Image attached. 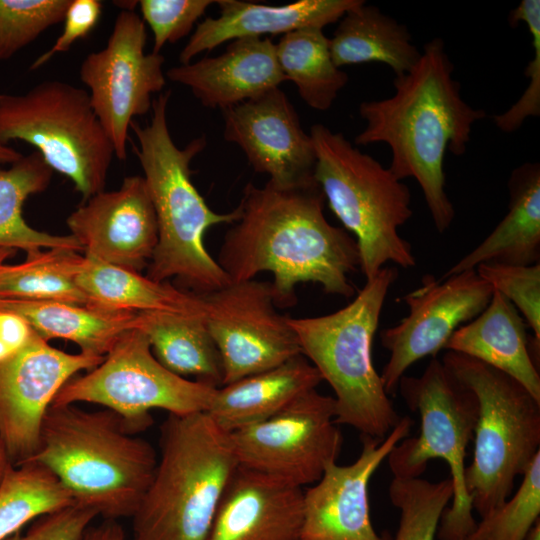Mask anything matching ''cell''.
<instances>
[{"instance_id": "6da1fadb", "label": "cell", "mask_w": 540, "mask_h": 540, "mask_svg": "<svg viewBox=\"0 0 540 540\" xmlns=\"http://www.w3.org/2000/svg\"><path fill=\"white\" fill-rule=\"evenodd\" d=\"M325 197L316 180L282 187L248 183L239 219L225 234L216 260L232 282L271 272L277 307L296 301L297 284H319L327 294L349 298V275L359 269L355 239L324 216Z\"/></svg>"}, {"instance_id": "7a4b0ae2", "label": "cell", "mask_w": 540, "mask_h": 540, "mask_svg": "<svg viewBox=\"0 0 540 540\" xmlns=\"http://www.w3.org/2000/svg\"><path fill=\"white\" fill-rule=\"evenodd\" d=\"M453 71L443 40L427 42L416 65L394 78L391 97L360 104L365 127L354 140L358 146L388 145L389 170L401 181L418 182L439 233L455 217L445 191V153L464 155L473 125L486 117L484 110L463 100Z\"/></svg>"}, {"instance_id": "3957f363", "label": "cell", "mask_w": 540, "mask_h": 540, "mask_svg": "<svg viewBox=\"0 0 540 540\" xmlns=\"http://www.w3.org/2000/svg\"><path fill=\"white\" fill-rule=\"evenodd\" d=\"M170 95L168 90L153 100L149 124L142 127L133 120L130 125L158 225V243L147 277L158 282L175 277L193 293L205 295L231 282L207 251L205 233L212 226L236 222L240 209L217 213L194 186L190 164L205 148L206 138H195L184 148L175 144L167 122Z\"/></svg>"}, {"instance_id": "277c9868", "label": "cell", "mask_w": 540, "mask_h": 540, "mask_svg": "<svg viewBox=\"0 0 540 540\" xmlns=\"http://www.w3.org/2000/svg\"><path fill=\"white\" fill-rule=\"evenodd\" d=\"M26 462L53 473L75 503L105 520H117L134 514L158 457L153 446L131 433L115 412L52 404L43 419L38 448Z\"/></svg>"}, {"instance_id": "5b68a950", "label": "cell", "mask_w": 540, "mask_h": 540, "mask_svg": "<svg viewBox=\"0 0 540 540\" xmlns=\"http://www.w3.org/2000/svg\"><path fill=\"white\" fill-rule=\"evenodd\" d=\"M230 433L206 412L168 414L160 456L132 518V540H206L238 466Z\"/></svg>"}, {"instance_id": "8992f818", "label": "cell", "mask_w": 540, "mask_h": 540, "mask_svg": "<svg viewBox=\"0 0 540 540\" xmlns=\"http://www.w3.org/2000/svg\"><path fill=\"white\" fill-rule=\"evenodd\" d=\"M398 277L383 267L345 307L323 316L288 318L302 355L335 393L336 422L384 439L401 417L372 361V342L385 299Z\"/></svg>"}, {"instance_id": "52a82bcc", "label": "cell", "mask_w": 540, "mask_h": 540, "mask_svg": "<svg viewBox=\"0 0 540 540\" xmlns=\"http://www.w3.org/2000/svg\"><path fill=\"white\" fill-rule=\"evenodd\" d=\"M309 134L316 154L314 179L332 212L355 236L366 281L388 262L414 267L412 247L398 232L413 214L407 185L341 132L314 124Z\"/></svg>"}, {"instance_id": "ba28073f", "label": "cell", "mask_w": 540, "mask_h": 540, "mask_svg": "<svg viewBox=\"0 0 540 540\" xmlns=\"http://www.w3.org/2000/svg\"><path fill=\"white\" fill-rule=\"evenodd\" d=\"M442 362L478 402L474 455L464 478L472 507L483 517L511 496L516 478L540 453V402L477 359L447 351Z\"/></svg>"}, {"instance_id": "9c48e42d", "label": "cell", "mask_w": 540, "mask_h": 540, "mask_svg": "<svg viewBox=\"0 0 540 540\" xmlns=\"http://www.w3.org/2000/svg\"><path fill=\"white\" fill-rule=\"evenodd\" d=\"M412 411L420 416V431L401 440L387 457L395 478H417L432 459H442L450 471L451 505L443 512L438 540H465L476 526L472 500L465 486V458L474 434L478 402L437 357L418 377L404 375L398 389Z\"/></svg>"}, {"instance_id": "30bf717a", "label": "cell", "mask_w": 540, "mask_h": 540, "mask_svg": "<svg viewBox=\"0 0 540 540\" xmlns=\"http://www.w3.org/2000/svg\"><path fill=\"white\" fill-rule=\"evenodd\" d=\"M11 140L34 146L73 183L83 203L104 190L115 152L88 91L50 80L24 94H0V142Z\"/></svg>"}, {"instance_id": "8fae6325", "label": "cell", "mask_w": 540, "mask_h": 540, "mask_svg": "<svg viewBox=\"0 0 540 540\" xmlns=\"http://www.w3.org/2000/svg\"><path fill=\"white\" fill-rule=\"evenodd\" d=\"M216 389L170 372L153 355L145 333L132 329L116 341L99 365L67 381L52 404L103 406L137 434L152 424L153 409L177 415L206 412Z\"/></svg>"}, {"instance_id": "7c38bea8", "label": "cell", "mask_w": 540, "mask_h": 540, "mask_svg": "<svg viewBox=\"0 0 540 540\" xmlns=\"http://www.w3.org/2000/svg\"><path fill=\"white\" fill-rule=\"evenodd\" d=\"M230 437L240 465L301 488L337 462L343 443L334 397L317 389Z\"/></svg>"}, {"instance_id": "4fadbf2b", "label": "cell", "mask_w": 540, "mask_h": 540, "mask_svg": "<svg viewBox=\"0 0 540 540\" xmlns=\"http://www.w3.org/2000/svg\"><path fill=\"white\" fill-rule=\"evenodd\" d=\"M146 39L142 18L133 10H121L106 46L89 53L80 66L91 106L119 160L127 157L133 118L152 110V95L166 84L165 59L160 53H145Z\"/></svg>"}, {"instance_id": "5bb4252c", "label": "cell", "mask_w": 540, "mask_h": 540, "mask_svg": "<svg viewBox=\"0 0 540 540\" xmlns=\"http://www.w3.org/2000/svg\"><path fill=\"white\" fill-rule=\"evenodd\" d=\"M201 296L206 325L222 358V385L302 354L289 317L276 309L271 282L231 281Z\"/></svg>"}, {"instance_id": "9a60e30c", "label": "cell", "mask_w": 540, "mask_h": 540, "mask_svg": "<svg viewBox=\"0 0 540 540\" xmlns=\"http://www.w3.org/2000/svg\"><path fill=\"white\" fill-rule=\"evenodd\" d=\"M493 292L475 269L440 279L423 276L420 286L403 296L407 316L380 334L389 352L380 374L386 393L397 391L400 379L415 362L437 357L452 334L487 307Z\"/></svg>"}, {"instance_id": "2e32d148", "label": "cell", "mask_w": 540, "mask_h": 540, "mask_svg": "<svg viewBox=\"0 0 540 540\" xmlns=\"http://www.w3.org/2000/svg\"><path fill=\"white\" fill-rule=\"evenodd\" d=\"M104 357L66 353L36 332L14 356L0 363V438L13 466L36 452L44 416L63 385Z\"/></svg>"}, {"instance_id": "e0dca14e", "label": "cell", "mask_w": 540, "mask_h": 540, "mask_svg": "<svg viewBox=\"0 0 540 540\" xmlns=\"http://www.w3.org/2000/svg\"><path fill=\"white\" fill-rule=\"evenodd\" d=\"M412 424L404 416L384 439L361 435V452L353 463L326 467L304 491L299 540H385L371 522L369 483L392 449L409 436Z\"/></svg>"}, {"instance_id": "ac0fdd59", "label": "cell", "mask_w": 540, "mask_h": 540, "mask_svg": "<svg viewBox=\"0 0 540 540\" xmlns=\"http://www.w3.org/2000/svg\"><path fill=\"white\" fill-rule=\"evenodd\" d=\"M226 141L244 152L255 172L288 187L314 179L316 154L287 95L278 87L223 110Z\"/></svg>"}, {"instance_id": "d6986e66", "label": "cell", "mask_w": 540, "mask_h": 540, "mask_svg": "<svg viewBox=\"0 0 540 540\" xmlns=\"http://www.w3.org/2000/svg\"><path fill=\"white\" fill-rule=\"evenodd\" d=\"M66 223L86 256L135 272L148 267L158 243L156 213L141 176L92 196Z\"/></svg>"}, {"instance_id": "ffe728a7", "label": "cell", "mask_w": 540, "mask_h": 540, "mask_svg": "<svg viewBox=\"0 0 540 540\" xmlns=\"http://www.w3.org/2000/svg\"><path fill=\"white\" fill-rule=\"evenodd\" d=\"M301 487L238 464L206 540H299Z\"/></svg>"}, {"instance_id": "44dd1931", "label": "cell", "mask_w": 540, "mask_h": 540, "mask_svg": "<svg viewBox=\"0 0 540 540\" xmlns=\"http://www.w3.org/2000/svg\"><path fill=\"white\" fill-rule=\"evenodd\" d=\"M166 77L188 87L203 106L222 111L286 81L269 37L235 39L221 55L171 67Z\"/></svg>"}, {"instance_id": "7402d4cb", "label": "cell", "mask_w": 540, "mask_h": 540, "mask_svg": "<svg viewBox=\"0 0 540 540\" xmlns=\"http://www.w3.org/2000/svg\"><path fill=\"white\" fill-rule=\"evenodd\" d=\"M363 0H299L267 5L240 0L217 1L220 14L200 22L181 50V64L204 51L239 38L286 34L302 28L323 29L340 20Z\"/></svg>"}, {"instance_id": "603a6c76", "label": "cell", "mask_w": 540, "mask_h": 540, "mask_svg": "<svg viewBox=\"0 0 540 540\" xmlns=\"http://www.w3.org/2000/svg\"><path fill=\"white\" fill-rule=\"evenodd\" d=\"M526 325L515 306L494 290L487 307L459 327L444 349L507 374L540 402V376L529 352Z\"/></svg>"}, {"instance_id": "cb8c5ba5", "label": "cell", "mask_w": 540, "mask_h": 540, "mask_svg": "<svg viewBox=\"0 0 540 540\" xmlns=\"http://www.w3.org/2000/svg\"><path fill=\"white\" fill-rule=\"evenodd\" d=\"M322 381L301 354L217 388L206 413L222 430L232 433L275 415Z\"/></svg>"}, {"instance_id": "d4e9b609", "label": "cell", "mask_w": 540, "mask_h": 540, "mask_svg": "<svg viewBox=\"0 0 540 540\" xmlns=\"http://www.w3.org/2000/svg\"><path fill=\"white\" fill-rule=\"evenodd\" d=\"M508 212L494 230L472 251L448 269L442 278L479 264L540 263V165L524 163L508 181Z\"/></svg>"}, {"instance_id": "484cf974", "label": "cell", "mask_w": 540, "mask_h": 540, "mask_svg": "<svg viewBox=\"0 0 540 540\" xmlns=\"http://www.w3.org/2000/svg\"><path fill=\"white\" fill-rule=\"evenodd\" d=\"M76 282L89 298V306L205 317L201 295L86 255L79 259Z\"/></svg>"}, {"instance_id": "4316f807", "label": "cell", "mask_w": 540, "mask_h": 540, "mask_svg": "<svg viewBox=\"0 0 540 540\" xmlns=\"http://www.w3.org/2000/svg\"><path fill=\"white\" fill-rule=\"evenodd\" d=\"M0 309L22 316L42 339L62 338L80 352L101 357L127 331L137 329L138 312L54 301L3 299Z\"/></svg>"}, {"instance_id": "83f0119b", "label": "cell", "mask_w": 540, "mask_h": 540, "mask_svg": "<svg viewBox=\"0 0 540 540\" xmlns=\"http://www.w3.org/2000/svg\"><path fill=\"white\" fill-rule=\"evenodd\" d=\"M329 47L339 68L379 62L389 66L395 77L409 72L421 56L404 24L365 1L340 19Z\"/></svg>"}, {"instance_id": "f1b7e54d", "label": "cell", "mask_w": 540, "mask_h": 540, "mask_svg": "<svg viewBox=\"0 0 540 540\" xmlns=\"http://www.w3.org/2000/svg\"><path fill=\"white\" fill-rule=\"evenodd\" d=\"M137 329L145 333L153 355L170 372L215 388L222 386V358L205 317L138 312Z\"/></svg>"}, {"instance_id": "f546056e", "label": "cell", "mask_w": 540, "mask_h": 540, "mask_svg": "<svg viewBox=\"0 0 540 540\" xmlns=\"http://www.w3.org/2000/svg\"><path fill=\"white\" fill-rule=\"evenodd\" d=\"M0 162V247L22 249L28 254L42 249L62 248L83 251L72 236L51 235L29 226L23 218V205L29 196L43 192L53 170L34 151L23 155L9 168Z\"/></svg>"}, {"instance_id": "4dcf8cb0", "label": "cell", "mask_w": 540, "mask_h": 540, "mask_svg": "<svg viewBox=\"0 0 540 540\" xmlns=\"http://www.w3.org/2000/svg\"><path fill=\"white\" fill-rule=\"evenodd\" d=\"M276 45L279 67L311 108L328 110L348 82V75L333 62L329 38L323 29L308 27L284 34Z\"/></svg>"}, {"instance_id": "1f68e13d", "label": "cell", "mask_w": 540, "mask_h": 540, "mask_svg": "<svg viewBox=\"0 0 540 540\" xmlns=\"http://www.w3.org/2000/svg\"><path fill=\"white\" fill-rule=\"evenodd\" d=\"M81 255L54 248L29 253L24 262L0 266V298L90 305L76 282Z\"/></svg>"}, {"instance_id": "d6a6232c", "label": "cell", "mask_w": 540, "mask_h": 540, "mask_svg": "<svg viewBox=\"0 0 540 540\" xmlns=\"http://www.w3.org/2000/svg\"><path fill=\"white\" fill-rule=\"evenodd\" d=\"M75 503L71 493L44 466L35 462L11 465L0 484V540L30 521Z\"/></svg>"}, {"instance_id": "836d02e7", "label": "cell", "mask_w": 540, "mask_h": 540, "mask_svg": "<svg viewBox=\"0 0 540 540\" xmlns=\"http://www.w3.org/2000/svg\"><path fill=\"white\" fill-rule=\"evenodd\" d=\"M452 497L450 477L438 482L393 477L389 498L400 512L394 540H435L441 516Z\"/></svg>"}, {"instance_id": "e575fe53", "label": "cell", "mask_w": 540, "mask_h": 540, "mask_svg": "<svg viewBox=\"0 0 540 540\" xmlns=\"http://www.w3.org/2000/svg\"><path fill=\"white\" fill-rule=\"evenodd\" d=\"M513 494L481 517L465 540H524L540 520V453L532 460Z\"/></svg>"}, {"instance_id": "d590c367", "label": "cell", "mask_w": 540, "mask_h": 540, "mask_svg": "<svg viewBox=\"0 0 540 540\" xmlns=\"http://www.w3.org/2000/svg\"><path fill=\"white\" fill-rule=\"evenodd\" d=\"M71 0H0V61L63 21Z\"/></svg>"}, {"instance_id": "8d00e7d4", "label": "cell", "mask_w": 540, "mask_h": 540, "mask_svg": "<svg viewBox=\"0 0 540 540\" xmlns=\"http://www.w3.org/2000/svg\"><path fill=\"white\" fill-rule=\"evenodd\" d=\"M477 274L506 297L521 313L540 346V263L509 265L495 262L479 264Z\"/></svg>"}, {"instance_id": "74e56055", "label": "cell", "mask_w": 540, "mask_h": 540, "mask_svg": "<svg viewBox=\"0 0 540 540\" xmlns=\"http://www.w3.org/2000/svg\"><path fill=\"white\" fill-rule=\"evenodd\" d=\"M527 25L532 39L533 58L525 69L529 84L522 96L508 110L494 115V124L505 133L518 130L529 117L540 116V1L522 0L509 15V23Z\"/></svg>"}, {"instance_id": "f35d334b", "label": "cell", "mask_w": 540, "mask_h": 540, "mask_svg": "<svg viewBox=\"0 0 540 540\" xmlns=\"http://www.w3.org/2000/svg\"><path fill=\"white\" fill-rule=\"evenodd\" d=\"M212 0H140L142 20L153 33L154 53L187 36Z\"/></svg>"}, {"instance_id": "ab89813d", "label": "cell", "mask_w": 540, "mask_h": 540, "mask_svg": "<svg viewBox=\"0 0 540 540\" xmlns=\"http://www.w3.org/2000/svg\"><path fill=\"white\" fill-rule=\"evenodd\" d=\"M97 516L93 509L73 503L35 519L22 540H82Z\"/></svg>"}, {"instance_id": "60d3db41", "label": "cell", "mask_w": 540, "mask_h": 540, "mask_svg": "<svg viewBox=\"0 0 540 540\" xmlns=\"http://www.w3.org/2000/svg\"><path fill=\"white\" fill-rule=\"evenodd\" d=\"M102 14V2L99 0H71L64 16L62 33L53 46L30 66L36 70L47 63L54 55L65 53L80 39L87 37L98 24Z\"/></svg>"}, {"instance_id": "b9f144b4", "label": "cell", "mask_w": 540, "mask_h": 540, "mask_svg": "<svg viewBox=\"0 0 540 540\" xmlns=\"http://www.w3.org/2000/svg\"><path fill=\"white\" fill-rule=\"evenodd\" d=\"M33 334L34 330L22 316L0 309V363L18 353Z\"/></svg>"}, {"instance_id": "7bdbcfd3", "label": "cell", "mask_w": 540, "mask_h": 540, "mask_svg": "<svg viewBox=\"0 0 540 540\" xmlns=\"http://www.w3.org/2000/svg\"><path fill=\"white\" fill-rule=\"evenodd\" d=\"M82 540H125V532L117 520H104L95 527H89Z\"/></svg>"}, {"instance_id": "ee69618b", "label": "cell", "mask_w": 540, "mask_h": 540, "mask_svg": "<svg viewBox=\"0 0 540 540\" xmlns=\"http://www.w3.org/2000/svg\"><path fill=\"white\" fill-rule=\"evenodd\" d=\"M23 155L9 145L0 142V162L3 164H12L18 161Z\"/></svg>"}, {"instance_id": "f6af8a7d", "label": "cell", "mask_w": 540, "mask_h": 540, "mask_svg": "<svg viewBox=\"0 0 540 540\" xmlns=\"http://www.w3.org/2000/svg\"><path fill=\"white\" fill-rule=\"evenodd\" d=\"M10 466H11V463L7 457L3 443L0 438V484Z\"/></svg>"}, {"instance_id": "bcb514c9", "label": "cell", "mask_w": 540, "mask_h": 540, "mask_svg": "<svg viewBox=\"0 0 540 540\" xmlns=\"http://www.w3.org/2000/svg\"><path fill=\"white\" fill-rule=\"evenodd\" d=\"M524 540H540V520L531 528Z\"/></svg>"}, {"instance_id": "7dc6e473", "label": "cell", "mask_w": 540, "mask_h": 540, "mask_svg": "<svg viewBox=\"0 0 540 540\" xmlns=\"http://www.w3.org/2000/svg\"><path fill=\"white\" fill-rule=\"evenodd\" d=\"M15 252V249L0 247V266L4 264L5 260L13 256Z\"/></svg>"}, {"instance_id": "c3c4849f", "label": "cell", "mask_w": 540, "mask_h": 540, "mask_svg": "<svg viewBox=\"0 0 540 540\" xmlns=\"http://www.w3.org/2000/svg\"><path fill=\"white\" fill-rule=\"evenodd\" d=\"M5 540H22V534L17 532Z\"/></svg>"}]
</instances>
